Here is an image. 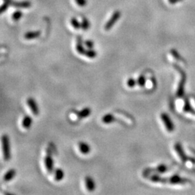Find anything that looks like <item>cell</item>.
I'll return each instance as SVG.
<instances>
[{"label":"cell","instance_id":"cell-21","mask_svg":"<svg viewBox=\"0 0 195 195\" xmlns=\"http://www.w3.org/2000/svg\"><path fill=\"white\" fill-rule=\"evenodd\" d=\"M85 55L89 59H95L97 57V52L93 49H88L86 50Z\"/></svg>","mask_w":195,"mask_h":195},{"label":"cell","instance_id":"cell-11","mask_svg":"<svg viewBox=\"0 0 195 195\" xmlns=\"http://www.w3.org/2000/svg\"><path fill=\"white\" fill-rule=\"evenodd\" d=\"M91 113H92V110L90 109V108L86 107L84 108L83 109L80 110V111H78V113H77V116H78L79 119H85V118L88 117L91 114Z\"/></svg>","mask_w":195,"mask_h":195},{"label":"cell","instance_id":"cell-9","mask_svg":"<svg viewBox=\"0 0 195 195\" xmlns=\"http://www.w3.org/2000/svg\"><path fill=\"white\" fill-rule=\"evenodd\" d=\"M168 181L171 184H183L184 183H186V180L181 178V176L177 175V174H176V175L171 176V177L168 179Z\"/></svg>","mask_w":195,"mask_h":195},{"label":"cell","instance_id":"cell-6","mask_svg":"<svg viewBox=\"0 0 195 195\" xmlns=\"http://www.w3.org/2000/svg\"><path fill=\"white\" fill-rule=\"evenodd\" d=\"M27 104H28V107L30 108L31 111L33 112V113L35 116H38L39 113V109L38 105L37 104L36 101L35 100L33 97H28L27 99Z\"/></svg>","mask_w":195,"mask_h":195},{"label":"cell","instance_id":"cell-23","mask_svg":"<svg viewBox=\"0 0 195 195\" xmlns=\"http://www.w3.org/2000/svg\"><path fill=\"white\" fill-rule=\"evenodd\" d=\"M137 82L138 86L142 88V87L145 86V83H146V77L144 74H141V75L138 77Z\"/></svg>","mask_w":195,"mask_h":195},{"label":"cell","instance_id":"cell-12","mask_svg":"<svg viewBox=\"0 0 195 195\" xmlns=\"http://www.w3.org/2000/svg\"><path fill=\"white\" fill-rule=\"evenodd\" d=\"M16 175V170L14 169H10L5 173L3 176V180L5 181H10L13 179Z\"/></svg>","mask_w":195,"mask_h":195},{"label":"cell","instance_id":"cell-24","mask_svg":"<svg viewBox=\"0 0 195 195\" xmlns=\"http://www.w3.org/2000/svg\"><path fill=\"white\" fill-rule=\"evenodd\" d=\"M168 170V167L167 165L164 164V163H161L157 165L155 169V171H156L158 173H163L165 172H166V171Z\"/></svg>","mask_w":195,"mask_h":195},{"label":"cell","instance_id":"cell-13","mask_svg":"<svg viewBox=\"0 0 195 195\" xmlns=\"http://www.w3.org/2000/svg\"><path fill=\"white\" fill-rule=\"evenodd\" d=\"M33 124V119L30 116L26 115L22 118V126L25 129H30Z\"/></svg>","mask_w":195,"mask_h":195},{"label":"cell","instance_id":"cell-27","mask_svg":"<svg viewBox=\"0 0 195 195\" xmlns=\"http://www.w3.org/2000/svg\"><path fill=\"white\" fill-rule=\"evenodd\" d=\"M71 24H72V26H73V28L74 29H77V30H78V29L81 28V23H80V22H79L75 18H72V19H71Z\"/></svg>","mask_w":195,"mask_h":195},{"label":"cell","instance_id":"cell-25","mask_svg":"<svg viewBox=\"0 0 195 195\" xmlns=\"http://www.w3.org/2000/svg\"><path fill=\"white\" fill-rule=\"evenodd\" d=\"M171 55L173 56V57L175 58V59L177 60V61H182V62H184V60L183 59V58L181 57V56L180 55V54L176 50V49H172L171 50Z\"/></svg>","mask_w":195,"mask_h":195},{"label":"cell","instance_id":"cell-8","mask_svg":"<svg viewBox=\"0 0 195 195\" xmlns=\"http://www.w3.org/2000/svg\"><path fill=\"white\" fill-rule=\"evenodd\" d=\"M85 183H86V186L87 189H88L89 192H94L95 187H96V185H95V182L94 181V179H93L91 176H86V178H85Z\"/></svg>","mask_w":195,"mask_h":195},{"label":"cell","instance_id":"cell-19","mask_svg":"<svg viewBox=\"0 0 195 195\" xmlns=\"http://www.w3.org/2000/svg\"><path fill=\"white\" fill-rule=\"evenodd\" d=\"M76 50L78 51V54H86V49H85L83 44L82 43V40H80V38H78V43H77L76 45Z\"/></svg>","mask_w":195,"mask_h":195},{"label":"cell","instance_id":"cell-14","mask_svg":"<svg viewBox=\"0 0 195 195\" xmlns=\"http://www.w3.org/2000/svg\"><path fill=\"white\" fill-rule=\"evenodd\" d=\"M41 32L39 30L29 31V32L26 33V34L24 35V37L27 40H32V39L38 38L41 36Z\"/></svg>","mask_w":195,"mask_h":195},{"label":"cell","instance_id":"cell-34","mask_svg":"<svg viewBox=\"0 0 195 195\" xmlns=\"http://www.w3.org/2000/svg\"><path fill=\"white\" fill-rule=\"evenodd\" d=\"M178 1H180V0H169V2L171 3H175V2H178Z\"/></svg>","mask_w":195,"mask_h":195},{"label":"cell","instance_id":"cell-22","mask_svg":"<svg viewBox=\"0 0 195 195\" xmlns=\"http://www.w3.org/2000/svg\"><path fill=\"white\" fill-rule=\"evenodd\" d=\"M90 24L89 20L87 19V18H83L82 20V22H81V28L83 30H88L89 28H90Z\"/></svg>","mask_w":195,"mask_h":195},{"label":"cell","instance_id":"cell-5","mask_svg":"<svg viewBox=\"0 0 195 195\" xmlns=\"http://www.w3.org/2000/svg\"><path fill=\"white\" fill-rule=\"evenodd\" d=\"M174 148H175V150L176 152L177 153L178 155L179 156L180 158H181V161L183 162V163H186L189 160V157H187V155H186V153H184L183 147H182L181 143L176 142L175 145H174Z\"/></svg>","mask_w":195,"mask_h":195},{"label":"cell","instance_id":"cell-3","mask_svg":"<svg viewBox=\"0 0 195 195\" xmlns=\"http://www.w3.org/2000/svg\"><path fill=\"white\" fill-rule=\"evenodd\" d=\"M161 119L162 121L164 124L165 127L169 132H172L175 129V126L172 121L171 117L166 113H161Z\"/></svg>","mask_w":195,"mask_h":195},{"label":"cell","instance_id":"cell-16","mask_svg":"<svg viewBox=\"0 0 195 195\" xmlns=\"http://www.w3.org/2000/svg\"><path fill=\"white\" fill-rule=\"evenodd\" d=\"M115 120H116V118L114 116L111 114V113H107V114L104 115L102 117V119H101V121L105 124H109L113 123V122H114Z\"/></svg>","mask_w":195,"mask_h":195},{"label":"cell","instance_id":"cell-35","mask_svg":"<svg viewBox=\"0 0 195 195\" xmlns=\"http://www.w3.org/2000/svg\"><path fill=\"white\" fill-rule=\"evenodd\" d=\"M194 101H195V98H194Z\"/></svg>","mask_w":195,"mask_h":195},{"label":"cell","instance_id":"cell-4","mask_svg":"<svg viewBox=\"0 0 195 195\" xmlns=\"http://www.w3.org/2000/svg\"><path fill=\"white\" fill-rule=\"evenodd\" d=\"M120 16H121V12L119 11H116L113 14V15L111 16V18L108 20L106 24L105 25L104 29L105 30H109L113 26L116 22H117V20L119 19Z\"/></svg>","mask_w":195,"mask_h":195},{"label":"cell","instance_id":"cell-7","mask_svg":"<svg viewBox=\"0 0 195 195\" xmlns=\"http://www.w3.org/2000/svg\"><path fill=\"white\" fill-rule=\"evenodd\" d=\"M44 164L46 166V169L49 173H52L54 171V160L52 157L50 155H46L44 157Z\"/></svg>","mask_w":195,"mask_h":195},{"label":"cell","instance_id":"cell-18","mask_svg":"<svg viewBox=\"0 0 195 195\" xmlns=\"http://www.w3.org/2000/svg\"><path fill=\"white\" fill-rule=\"evenodd\" d=\"M54 178L57 181H61L64 177V172L60 168H57L54 170Z\"/></svg>","mask_w":195,"mask_h":195},{"label":"cell","instance_id":"cell-26","mask_svg":"<svg viewBox=\"0 0 195 195\" xmlns=\"http://www.w3.org/2000/svg\"><path fill=\"white\" fill-rule=\"evenodd\" d=\"M137 84V80L133 78H129L127 80V81H126V85H127V86L130 88H134Z\"/></svg>","mask_w":195,"mask_h":195},{"label":"cell","instance_id":"cell-10","mask_svg":"<svg viewBox=\"0 0 195 195\" xmlns=\"http://www.w3.org/2000/svg\"><path fill=\"white\" fill-rule=\"evenodd\" d=\"M78 148L79 150L81 153H82L83 155H87L88 153H90L91 148L90 145H88V143L85 142H80L78 144Z\"/></svg>","mask_w":195,"mask_h":195},{"label":"cell","instance_id":"cell-31","mask_svg":"<svg viewBox=\"0 0 195 195\" xmlns=\"http://www.w3.org/2000/svg\"><path fill=\"white\" fill-rule=\"evenodd\" d=\"M9 5H10V4H8L7 2H5V4H4V5H2V6L1 7V13H2V12H5V10L7 9L8 6Z\"/></svg>","mask_w":195,"mask_h":195},{"label":"cell","instance_id":"cell-1","mask_svg":"<svg viewBox=\"0 0 195 195\" xmlns=\"http://www.w3.org/2000/svg\"><path fill=\"white\" fill-rule=\"evenodd\" d=\"M173 67H175V69L181 74V80H180L179 83H178L177 91H176V95L178 97H181L184 94V88H185L186 80V74L184 70L181 67L176 65V64H173Z\"/></svg>","mask_w":195,"mask_h":195},{"label":"cell","instance_id":"cell-2","mask_svg":"<svg viewBox=\"0 0 195 195\" xmlns=\"http://www.w3.org/2000/svg\"><path fill=\"white\" fill-rule=\"evenodd\" d=\"M2 144L4 159L7 161H10V157H11V153H10V139L7 134H3L2 137Z\"/></svg>","mask_w":195,"mask_h":195},{"label":"cell","instance_id":"cell-32","mask_svg":"<svg viewBox=\"0 0 195 195\" xmlns=\"http://www.w3.org/2000/svg\"><path fill=\"white\" fill-rule=\"evenodd\" d=\"M189 159L190 160V161L192 162L193 164H195V158H193V157H190V158H189Z\"/></svg>","mask_w":195,"mask_h":195},{"label":"cell","instance_id":"cell-28","mask_svg":"<svg viewBox=\"0 0 195 195\" xmlns=\"http://www.w3.org/2000/svg\"><path fill=\"white\" fill-rule=\"evenodd\" d=\"M22 15V12L20 11H16L15 12H14L13 14H12V19H13V20H14V21H18V20H19L20 18H21Z\"/></svg>","mask_w":195,"mask_h":195},{"label":"cell","instance_id":"cell-30","mask_svg":"<svg viewBox=\"0 0 195 195\" xmlns=\"http://www.w3.org/2000/svg\"><path fill=\"white\" fill-rule=\"evenodd\" d=\"M75 2L80 7H85L87 4V0H75Z\"/></svg>","mask_w":195,"mask_h":195},{"label":"cell","instance_id":"cell-29","mask_svg":"<svg viewBox=\"0 0 195 195\" xmlns=\"http://www.w3.org/2000/svg\"><path fill=\"white\" fill-rule=\"evenodd\" d=\"M84 44L87 48H88V49H93V48H94V43H93V41L90 40L86 41H85Z\"/></svg>","mask_w":195,"mask_h":195},{"label":"cell","instance_id":"cell-17","mask_svg":"<svg viewBox=\"0 0 195 195\" xmlns=\"http://www.w3.org/2000/svg\"><path fill=\"white\" fill-rule=\"evenodd\" d=\"M149 179H150L151 181L155 182V183H157V182H161V183H166V182L168 181L167 178L161 177V176H160L158 174H153V175L150 176Z\"/></svg>","mask_w":195,"mask_h":195},{"label":"cell","instance_id":"cell-15","mask_svg":"<svg viewBox=\"0 0 195 195\" xmlns=\"http://www.w3.org/2000/svg\"><path fill=\"white\" fill-rule=\"evenodd\" d=\"M183 111L186 113H189L191 114L195 115V110L193 109L192 105L190 104L188 98H186L184 100V105L183 107Z\"/></svg>","mask_w":195,"mask_h":195},{"label":"cell","instance_id":"cell-33","mask_svg":"<svg viewBox=\"0 0 195 195\" xmlns=\"http://www.w3.org/2000/svg\"><path fill=\"white\" fill-rule=\"evenodd\" d=\"M5 2H7V3H8V4H12V0H5Z\"/></svg>","mask_w":195,"mask_h":195},{"label":"cell","instance_id":"cell-20","mask_svg":"<svg viewBox=\"0 0 195 195\" xmlns=\"http://www.w3.org/2000/svg\"><path fill=\"white\" fill-rule=\"evenodd\" d=\"M12 5L16 7L28 8L31 6V4L30 2L24 1V2H12Z\"/></svg>","mask_w":195,"mask_h":195}]
</instances>
